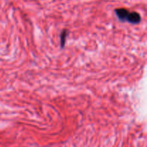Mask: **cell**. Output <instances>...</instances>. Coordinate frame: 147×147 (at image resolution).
Segmentation results:
<instances>
[{
  "instance_id": "obj_1",
  "label": "cell",
  "mask_w": 147,
  "mask_h": 147,
  "mask_svg": "<svg viewBox=\"0 0 147 147\" xmlns=\"http://www.w3.org/2000/svg\"><path fill=\"white\" fill-rule=\"evenodd\" d=\"M130 11L125 8H117L115 9V13L119 20L122 22H126Z\"/></svg>"
},
{
  "instance_id": "obj_3",
  "label": "cell",
  "mask_w": 147,
  "mask_h": 147,
  "mask_svg": "<svg viewBox=\"0 0 147 147\" xmlns=\"http://www.w3.org/2000/svg\"><path fill=\"white\" fill-rule=\"evenodd\" d=\"M67 35V30H63L62 31L61 34H60V47L63 48L64 47L66 41V37Z\"/></svg>"
},
{
  "instance_id": "obj_2",
  "label": "cell",
  "mask_w": 147,
  "mask_h": 147,
  "mask_svg": "<svg viewBox=\"0 0 147 147\" xmlns=\"http://www.w3.org/2000/svg\"><path fill=\"white\" fill-rule=\"evenodd\" d=\"M141 20H142V17L139 13L136 11H131V12H129L126 22L131 24H139Z\"/></svg>"
}]
</instances>
